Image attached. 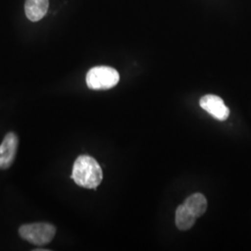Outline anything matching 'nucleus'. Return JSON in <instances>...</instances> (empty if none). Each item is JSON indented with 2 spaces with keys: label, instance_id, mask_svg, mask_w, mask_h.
I'll return each mask as SVG.
<instances>
[{
  "label": "nucleus",
  "instance_id": "1",
  "mask_svg": "<svg viewBox=\"0 0 251 251\" xmlns=\"http://www.w3.org/2000/svg\"><path fill=\"white\" fill-rule=\"evenodd\" d=\"M71 179L83 188L96 190L102 180V171L93 157L80 155L74 164Z\"/></svg>",
  "mask_w": 251,
  "mask_h": 251
},
{
  "label": "nucleus",
  "instance_id": "2",
  "mask_svg": "<svg viewBox=\"0 0 251 251\" xmlns=\"http://www.w3.org/2000/svg\"><path fill=\"white\" fill-rule=\"evenodd\" d=\"M119 78L116 69L109 66H97L88 72L86 82L90 90H110L117 86Z\"/></svg>",
  "mask_w": 251,
  "mask_h": 251
},
{
  "label": "nucleus",
  "instance_id": "3",
  "mask_svg": "<svg viewBox=\"0 0 251 251\" xmlns=\"http://www.w3.org/2000/svg\"><path fill=\"white\" fill-rule=\"evenodd\" d=\"M55 233L56 228L53 225L46 223L23 225L19 230L22 238L36 246H44L51 242Z\"/></svg>",
  "mask_w": 251,
  "mask_h": 251
},
{
  "label": "nucleus",
  "instance_id": "4",
  "mask_svg": "<svg viewBox=\"0 0 251 251\" xmlns=\"http://www.w3.org/2000/svg\"><path fill=\"white\" fill-rule=\"evenodd\" d=\"M200 106L220 121H225L230 115V111L223 99L216 95L208 94L202 97L200 99Z\"/></svg>",
  "mask_w": 251,
  "mask_h": 251
},
{
  "label": "nucleus",
  "instance_id": "5",
  "mask_svg": "<svg viewBox=\"0 0 251 251\" xmlns=\"http://www.w3.org/2000/svg\"><path fill=\"white\" fill-rule=\"evenodd\" d=\"M18 148V138L14 133L6 135L0 145V170L9 169L14 161Z\"/></svg>",
  "mask_w": 251,
  "mask_h": 251
},
{
  "label": "nucleus",
  "instance_id": "6",
  "mask_svg": "<svg viewBox=\"0 0 251 251\" xmlns=\"http://www.w3.org/2000/svg\"><path fill=\"white\" fill-rule=\"evenodd\" d=\"M25 14L32 22L40 21L47 14L49 0H25Z\"/></svg>",
  "mask_w": 251,
  "mask_h": 251
},
{
  "label": "nucleus",
  "instance_id": "7",
  "mask_svg": "<svg viewBox=\"0 0 251 251\" xmlns=\"http://www.w3.org/2000/svg\"><path fill=\"white\" fill-rule=\"evenodd\" d=\"M196 220H197V217L189 210L184 204L178 206L176 210L175 223L179 230L187 231L195 225Z\"/></svg>",
  "mask_w": 251,
  "mask_h": 251
},
{
  "label": "nucleus",
  "instance_id": "8",
  "mask_svg": "<svg viewBox=\"0 0 251 251\" xmlns=\"http://www.w3.org/2000/svg\"><path fill=\"white\" fill-rule=\"evenodd\" d=\"M183 204L197 218L203 215L207 207L206 198L202 194H194L190 196Z\"/></svg>",
  "mask_w": 251,
  "mask_h": 251
}]
</instances>
